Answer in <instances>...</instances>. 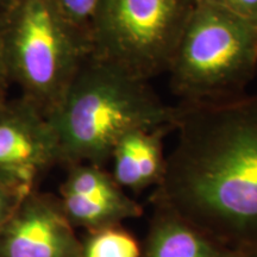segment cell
Listing matches in <instances>:
<instances>
[{
    "mask_svg": "<svg viewBox=\"0 0 257 257\" xmlns=\"http://www.w3.org/2000/svg\"><path fill=\"white\" fill-rule=\"evenodd\" d=\"M178 106V141L150 201L224 248L257 253V94Z\"/></svg>",
    "mask_w": 257,
    "mask_h": 257,
    "instance_id": "1",
    "label": "cell"
},
{
    "mask_svg": "<svg viewBox=\"0 0 257 257\" xmlns=\"http://www.w3.org/2000/svg\"><path fill=\"white\" fill-rule=\"evenodd\" d=\"M178 117L179 106L165 104L146 80L91 54L47 119L56 137L59 163L104 167L125 133L175 130Z\"/></svg>",
    "mask_w": 257,
    "mask_h": 257,
    "instance_id": "2",
    "label": "cell"
},
{
    "mask_svg": "<svg viewBox=\"0 0 257 257\" xmlns=\"http://www.w3.org/2000/svg\"><path fill=\"white\" fill-rule=\"evenodd\" d=\"M0 36L10 80L46 117L92 54L89 37L54 0H16L0 22Z\"/></svg>",
    "mask_w": 257,
    "mask_h": 257,
    "instance_id": "3",
    "label": "cell"
},
{
    "mask_svg": "<svg viewBox=\"0 0 257 257\" xmlns=\"http://www.w3.org/2000/svg\"><path fill=\"white\" fill-rule=\"evenodd\" d=\"M256 72L257 25L197 0L168 70L173 94L184 104L229 100Z\"/></svg>",
    "mask_w": 257,
    "mask_h": 257,
    "instance_id": "4",
    "label": "cell"
},
{
    "mask_svg": "<svg viewBox=\"0 0 257 257\" xmlns=\"http://www.w3.org/2000/svg\"><path fill=\"white\" fill-rule=\"evenodd\" d=\"M197 0H101L89 40L92 54L137 78L168 73Z\"/></svg>",
    "mask_w": 257,
    "mask_h": 257,
    "instance_id": "5",
    "label": "cell"
},
{
    "mask_svg": "<svg viewBox=\"0 0 257 257\" xmlns=\"http://www.w3.org/2000/svg\"><path fill=\"white\" fill-rule=\"evenodd\" d=\"M55 163L57 142L46 115L23 98L0 101V182L24 198Z\"/></svg>",
    "mask_w": 257,
    "mask_h": 257,
    "instance_id": "6",
    "label": "cell"
},
{
    "mask_svg": "<svg viewBox=\"0 0 257 257\" xmlns=\"http://www.w3.org/2000/svg\"><path fill=\"white\" fill-rule=\"evenodd\" d=\"M0 257H81L60 198L32 191L0 229Z\"/></svg>",
    "mask_w": 257,
    "mask_h": 257,
    "instance_id": "7",
    "label": "cell"
},
{
    "mask_svg": "<svg viewBox=\"0 0 257 257\" xmlns=\"http://www.w3.org/2000/svg\"><path fill=\"white\" fill-rule=\"evenodd\" d=\"M68 168L60 200L73 227L93 231L143 214L142 206L127 197L102 167L79 163Z\"/></svg>",
    "mask_w": 257,
    "mask_h": 257,
    "instance_id": "8",
    "label": "cell"
},
{
    "mask_svg": "<svg viewBox=\"0 0 257 257\" xmlns=\"http://www.w3.org/2000/svg\"><path fill=\"white\" fill-rule=\"evenodd\" d=\"M173 130L170 126L134 128L118 140L111 156L113 161L112 176L121 188L140 193L160 185L167 162L163 140Z\"/></svg>",
    "mask_w": 257,
    "mask_h": 257,
    "instance_id": "9",
    "label": "cell"
},
{
    "mask_svg": "<svg viewBox=\"0 0 257 257\" xmlns=\"http://www.w3.org/2000/svg\"><path fill=\"white\" fill-rule=\"evenodd\" d=\"M153 206L142 257H226L230 251L175 212Z\"/></svg>",
    "mask_w": 257,
    "mask_h": 257,
    "instance_id": "10",
    "label": "cell"
},
{
    "mask_svg": "<svg viewBox=\"0 0 257 257\" xmlns=\"http://www.w3.org/2000/svg\"><path fill=\"white\" fill-rule=\"evenodd\" d=\"M81 257H142L140 242L121 224L88 231Z\"/></svg>",
    "mask_w": 257,
    "mask_h": 257,
    "instance_id": "11",
    "label": "cell"
},
{
    "mask_svg": "<svg viewBox=\"0 0 257 257\" xmlns=\"http://www.w3.org/2000/svg\"><path fill=\"white\" fill-rule=\"evenodd\" d=\"M100 2L101 0H54L64 18L88 37Z\"/></svg>",
    "mask_w": 257,
    "mask_h": 257,
    "instance_id": "12",
    "label": "cell"
},
{
    "mask_svg": "<svg viewBox=\"0 0 257 257\" xmlns=\"http://www.w3.org/2000/svg\"><path fill=\"white\" fill-rule=\"evenodd\" d=\"M246 19L257 25V0H198Z\"/></svg>",
    "mask_w": 257,
    "mask_h": 257,
    "instance_id": "13",
    "label": "cell"
},
{
    "mask_svg": "<svg viewBox=\"0 0 257 257\" xmlns=\"http://www.w3.org/2000/svg\"><path fill=\"white\" fill-rule=\"evenodd\" d=\"M22 199L21 195L0 182V229L11 217Z\"/></svg>",
    "mask_w": 257,
    "mask_h": 257,
    "instance_id": "14",
    "label": "cell"
},
{
    "mask_svg": "<svg viewBox=\"0 0 257 257\" xmlns=\"http://www.w3.org/2000/svg\"><path fill=\"white\" fill-rule=\"evenodd\" d=\"M10 82H11V80H10L8 66H6L4 47H3L2 36H0V101L5 100V93Z\"/></svg>",
    "mask_w": 257,
    "mask_h": 257,
    "instance_id": "15",
    "label": "cell"
},
{
    "mask_svg": "<svg viewBox=\"0 0 257 257\" xmlns=\"http://www.w3.org/2000/svg\"><path fill=\"white\" fill-rule=\"evenodd\" d=\"M16 0H0V22L5 17V15L10 11Z\"/></svg>",
    "mask_w": 257,
    "mask_h": 257,
    "instance_id": "16",
    "label": "cell"
},
{
    "mask_svg": "<svg viewBox=\"0 0 257 257\" xmlns=\"http://www.w3.org/2000/svg\"><path fill=\"white\" fill-rule=\"evenodd\" d=\"M226 257H257V253L246 252V251H237V250H230Z\"/></svg>",
    "mask_w": 257,
    "mask_h": 257,
    "instance_id": "17",
    "label": "cell"
}]
</instances>
